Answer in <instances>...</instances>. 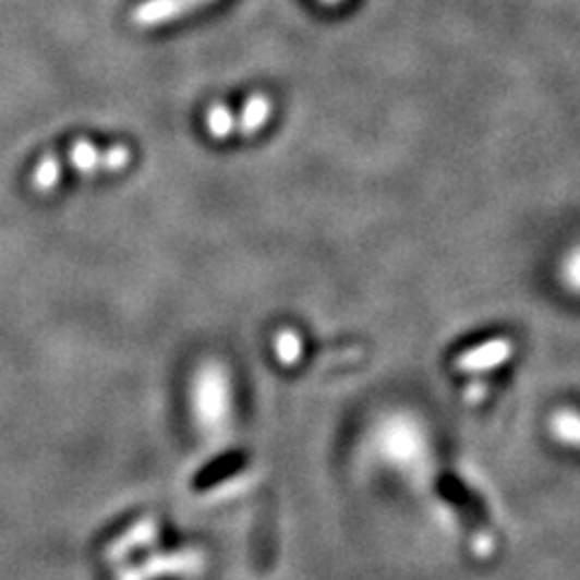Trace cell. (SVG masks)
I'll return each mask as SVG.
<instances>
[{
	"mask_svg": "<svg viewBox=\"0 0 580 580\" xmlns=\"http://www.w3.org/2000/svg\"><path fill=\"white\" fill-rule=\"evenodd\" d=\"M274 117V102L269 95L256 93L244 99L240 109L228 105H210L206 109L204 126L210 138L228 141V138H252L256 133L269 126Z\"/></svg>",
	"mask_w": 580,
	"mask_h": 580,
	"instance_id": "cell-1",
	"label": "cell"
},
{
	"mask_svg": "<svg viewBox=\"0 0 580 580\" xmlns=\"http://www.w3.org/2000/svg\"><path fill=\"white\" fill-rule=\"evenodd\" d=\"M65 162H69L77 174L95 177V174H117L126 170L131 162L129 145H97L87 138L73 141L69 153H65Z\"/></svg>",
	"mask_w": 580,
	"mask_h": 580,
	"instance_id": "cell-2",
	"label": "cell"
},
{
	"mask_svg": "<svg viewBox=\"0 0 580 580\" xmlns=\"http://www.w3.org/2000/svg\"><path fill=\"white\" fill-rule=\"evenodd\" d=\"M214 3V0H143L131 13V22L136 27H162L170 25V22L182 20L189 13H196V10L206 8Z\"/></svg>",
	"mask_w": 580,
	"mask_h": 580,
	"instance_id": "cell-3",
	"label": "cell"
},
{
	"mask_svg": "<svg viewBox=\"0 0 580 580\" xmlns=\"http://www.w3.org/2000/svg\"><path fill=\"white\" fill-rule=\"evenodd\" d=\"M508 353H510V346L506 341H494V343L479 346V349L467 351L455 361V371H460V373L491 371V365L506 361Z\"/></svg>",
	"mask_w": 580,
	"mask_h": 580,
	"instance_id": "cell-4",
	"label": "cell"
},
{
	"mask_svg": "<svg viewBox=\"0 0 580 580\" xmlns=\"http://www.w3.org/2000/svg\"><path fill=\"white\" fill-rule=\"evenodd\" d=\"M549 431L556 443L580 452V411L576 409L554 411L549 419Z\"/></svg>",
	"mask_w": 580,
	"mask_h": 580,
	"instance_id": "cell-5",
	"label": "cell"
},
{
	"mask_svg": "<svg viewBox=\"0 0 580 580\" xmlns=\"http://www.w3.org/2000/svg\"><path fill=\"white\" fill-rule=\"evenodd\" d=\"M63 180V162L59 155H44V158L32 170V189L39 194H49Z\"/></svg>",
	"mask_w": 580,
	"mask_h": 580,
	"instance_id": "cell-6",
	"label": "cell"
},
{
	"mask_svg": "<svg viewBox=\"0 0 580 580\" xmlns=\"http://www.w3.org/2000/svg\"><path fill=\"white\" fill-rule=\"evenodd\" d=\"M274 353L281 365H295L300 355H303V339H300L293 329L278 331L274 341Z\"/></svg>",
	"mask_w": 580,
	"mask_h": 580,
	"instance_id": "cell-7",
	"label": "cell"
},
{
	"mask_svg": "<svg viewBox=\"0 0 580 580\" xmlns=\"http://www.w3.org/2000/svg\"><path fill=\"white\" fill-rule=\"evenodd\" d=\"M319 3H322V5H341L343 0H319Z\"/></svg>",
	"mask_w": 580,
	"mask_h": 580,
	"instance_id": "cell-8",
	"label": "cell"
}]
</instances>
